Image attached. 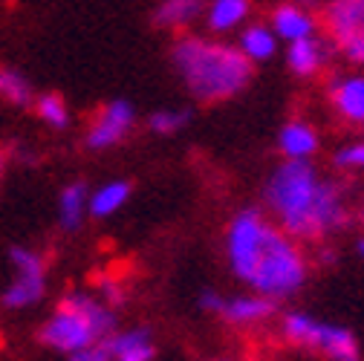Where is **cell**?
I'll return each mask as SVG.
<instances>
[{"instance_id": "5bb4252c", "label": "cell", "mask_w": 364, "mask_h": 361, "mask_svg": "<svg viewBox=\"0 0 364 361\" xmlns=\"http://www.w3.org/2000/svg\"><path fill=\"white\" fill-rule=\"evenodd\" d=\"M0 99H6L15 107H29L35 99V90L18 70L0 67Z\"/></svg>"}, {"instance_id": "9c48e42d", "label": "cell", "mask_w": 364, "mask_h": 361, "mask_svg": "<svg viewBox=\"0 0 364 361\" xmlns=\"http://www.w3.org/2000/svg\"><path fill=\"white\" fill-rule=\"evenodd\" d=\"M275 312V301H272L269 295H257V298H232L225 301L220 315H225L229 321L235 324H257L263 318H269V315Z\"/></svg>"}, {"instance_id": "7402d4cb", "label": "cell", "mask_w": 364, "mask_h": 361, "mask_svg": "<svg viewBox=\"0 0 364 361\" xmlns=\"http://www.w3.org/2000/svg\"><path fill=\"white\" fill-rule=\"evenodd\" d=\"M188 122V113H176V110H159L151 116V130L156 133H173Z\"/></svg>"}, {"instance_id": "8fae6325", "label": "cell", "mask_w": 364, "mask_h": 361, "mask_svg": "<svg viewBox=\"0 0 364 361\" xmlns=\"http://www.w3.org/2000/svg\"><path fill=\"white\" fill-rule=\"evenodd\" d=\"M87 211V185L84 183H73L61 191L58 197V220L64 225V232H75Z\"/></svg>"}, {"instance_id": "ba28073f", "label": "cell", "mask_w": 364, "mask_h": 361, "mask_svg": "<svg viewBox=\"0 0 364 361\" xmlns=\"http://www.w3.org/2000/svg\"><path fill=\"white\" fill-rule=\"evenodd\" d=\"M133 107L127 104V102H122V99H116V102H110L105 110H102V116L96 119V124H93V130L87 133V148L90 151H105V148H110V145H116L124 133L130 130V124H133Z\"/></svg>"}, {"instance_id": "30bf717a", "label": "cell", "mask_w": 364, "mask_h": 361, "mask_svg": "<svg viewBox=\"0 0 364 361\" xmlns=\"http://www.w3.org/2000/svg\"><path fill=\"white\" fill-rule=\"evenodd\" d=\"M315 350H321L324 355L338 358V361H355L358 358V344H355L353 333L344 327H333V324H321Z\"/></svg>"}, {"instance_id": "4316f807", "label": "cell", "mask_w": 364, "mask_h": 361, "mask_svg": "<svg viewBox=\"0 0 364 361\" xmlns=\"http://www.w3.org/2000/svg\"><path fill=\"white\" fill-rule=\"evenodd\" d=\"M0 176H4V153H0Z\"/></svg>"}, {"instance_id": "8992f818", "label": "cell", "mask_w": 364, "mask_h": 361, "mask_svg": "<svg viewBox=\"0 0 364 361\" xmlns=\"http://www.w3.org/2000/svg\"><path fill=\"white\" fill-rule=\"evenodd\" d=\"M327 26L344 55L364 64V0H333L327 9Z\"/></svg>"}, {"instance_id": "cb8c5ba5", "label": "cell", "mask_w": 364, "mask_h": 361, "mask_svg": "<svg viewBox=\"0 0 364 361\" xmlns=\"http://www.w3.org/2000/svg\"><path fill=\"white\" fill-rule=\"evenodd\" d=\"M336 165H344V168H364V145H353V148H344L336 153Z\"/></svg>"}, {"instance_id": "484cf974", "label": "cell", "mask_w": 364, "mask_h": 361, "mask_svg": "<svg viewBox=\"0 0 364 361\" xmlns=\"http://www.w3.org/2000/svg\"><path fill=\"white\" fill-rule=\"evenodd\" d=\"M355 249H358V254L364 257V240H358V243H355Z\"/></svg>"}, {"instance_id": "44dd1931", "label": "cell", "mask_w": 364, "mask_h": 361, "mask_svg": "<svg viewBox=\"0 0 364 361\" xmlns=\"http://www.w3.org/2000/svg\"><path fill=\"white\" fill-rule=\"evenodd\" d=\"M243 53L249 58H257V61L269 58L272 53H275V35H272L269 29H263V26L246 29L243 32Z\"/></svg>"}, {"instance_id": "ac0fdd59", "label": "cell", "mask_w": 364, "mask_h": 361, "mask_svg": "<svg viewBox=\"0 0 364 361\" xmlns=\"http://www.w3.org/2000/svg\"><path fill=\"white\" fill-rule=\"evenodd\" d=\"M246 12H249V0H214L208 21L214 29H232L246 18Z\"/></svg>"}, {"instance_id": "9a60e30c", "label": "cell", "mask_w": 364, "mask_h": 361, "mask_svg": "<svg viewBox=\"0 0 364 361\" xmlns=\"http://www.w3.org/2000/svg\"><path fill=\"white\" fill-rule=\"evenodd\" d=\"M324 53H321V43H315L309 38H298L292 41L289 47V67L298 72V75H309L318 70V64H321Z\"/></svg>"}, {"instance_id": "603a6c76", "label": "cell", "mask_w": 364, "mask_h": 361, "mask_svg": "<svg viewBox=\"0 0 364 361\" xmlns=\"http://www.w3.org/2000/svg\"><path fill=\"white\" fill-rule=\"evenodd\" d=\"M96 286H99V292H102V298H105L107 303H122V301H124V292L119 289V284H116L113 278L99 275V278H96Z\"/></svg>"}, {"instance_id": "4fadbf2b", "label": "cell", "mask_w": 364, "mask_h": 361, "mask_svg": "<svg viewBox=\"0 0 364 361\" xmlns=\"http://www.w3.org/2000/svg\"><path fill=\"white\" fill-rule=\"evenodd\" d=\"M333 99H336V107L347 119L364 122V78H347V81L336 84Z\"/></svg>"}, {"instance_id": "277c9868", "label": "cell", "mask_w": 364, "mask_h": 361, "mask_svg": "<svg viewBox=\"0 0 364 361\" xmlns=\"http://www.w3.org/2000/svg\"><path fill=\"white\" fill-rule=\"evenodd\" d=\"M113 324L116 318L107 306H102L84 292H70L53 318L41 327L38 338L58 352L75 355L87 347H93L96 341H102L105 335H110Z\"/></svg>"}, {"instance_id": "3957f363", "label": "cell", "mask_w": 364, "mask_h": 361, "mask_svg": "<svg viewBox=\"0 0 364 361\" xmlns=\"http://www.w3.org/2000/svg\"><path fill=\"white\" fill-rule=\"evenodd\" d=\"M173 64L188 90L203 102L232 99L252 78L249 55L243 50L225 47V43H208L200 38L179 41L173 50Z\"/></svg>"}, {"instance_id": "52a82bcc", "label": "cell", "mask_w": 364, "mask_h": 361, "mask_svg": "<svg viewBox=\"0 0 364 361\" xmlns=\"http://www.w3.org/2000/svg\"><path fill=\"white\" fill-rule=\"evenodd\" d=\"M156 355L151 333L148 330H130L122 335H105L102 341H96L93 347H87L81 352H75L73 358L78 361H151Z\"/></svg>"}, {"instance_id": "6da1fadb", "label": "cell", "mask_w": 364, "mask_h": 361, "mask_svg": "<svg viewBox=\"0 0 364 361\" xmlns=\"http://www.w3.org/2000/svg\"><path fill=\"white\" fill-rule=\"evenodd\" d=\"M225 252L232 272L260 295L284 298L304 284L306 266L298 249L252 208L232 220Z\"/></svg>"}, {"instance_id": "e0dca14e", "label": "cell", "mask_w": 364, "mask_h": 361, "mask_svg": "<svg viewBox=\"0 0 364 361\" xmlns=\"http://www.w3.org/2000/svg\"><path fill=\"white\" fill-rule=\"evenodd\" d=\"M275 32L292 43V41H298V38H309L312 21H309V15H304L301 9L284 6V9L275 12Z\"/></svg>"}, {"instance_id": "7a4b0ae2", "label": "cell", "mask_w": 364, "mask_h": 361, "mask_svg": "<svg viewBox=\"0 0 364 361\" xmlns=\"http://www.w3.org/2000/svg\"><path fill=\"white\" fill-rule=\"evenodd\" d=\"M266 200L284 222V229L295 237L312 240L347 222L341 191L336 183L318 179L306 159H289L272 173Z\"/></svg>"}, {"instance_id": "ffe728a7", "label": "cell", "mask_w": 364, "mask_h": 361, "mask_svg": "<svg viewBox=\"0 0 364 361\" xmlns=\"http://www.w3.org/2000/svg\"><path fill=\"white\" fill-rule=\"evenodd\" d=\"M38 116L47 122L50 127H67L70 124V110H67V102L58 96V93H43L41 99H38Z\"/></svg>"}, {"instance_id": "5b68a950", "label": "cell", "mask_w": 364, "mask_h": 361, "mask_svg": "<svg viewBox=\"0 0 364 361\" xmlns=\"http://www.w3.org/2000/svg\"><path fill=\"white\" fill-rule=\"evenodd\" d=\"M9 260L15 266V281L6 286L4 292V306L6 309H23V306H32L43 298V260L41 254H35L32 249H23V246H12L9 252Z\"/></svg>"}, {"instance_id": "d4e9b609", "label": "cell", "mask_w": 364, "mask_h": 361, "mask_svg": "<svg viewBox=\"0 0 364 361\" xmlns=\"http://www.w3.org/2000/svg\"><path fill=\"white\" fill-rule=\"evenodd\" d=\"M223 303H225V301H223L217 292H203V295H200V306H203V309L220 312V309H223Z\"/></svg>"}, {"instance_id": "d6986e66", "label": "cell", "mask_w": 364, "mask_h": 361, "mask_svg": "<svg viewBox=\"0 0 364 361\" xmlns=\"http://www.w3.org/2000/svg\"><path fill=\"white\" fill-rule=\"evenodd\" d=\"M200 12L197 0H165L156 12V23L159 26H176V23H188L194 15Z\"/></svg>"}, {"instance_id": "7c38bea8", "label": "cell", "mask_w": 364, "mask_h": 361, "mask_svg": "<svg viewBox=\"0 0 364 361\" xmlns=\"http://www.w3.org/2000/svg\"><path fill=\"white\" fill-rule=\"evenodd\" d=\"M281 151L289 156V159H306L315 153L318 148V136H315V130L306 127V124H287L281 130V139H278Z\"/></svg>"}, {"instance_id": "2e32d148", "label": "cell", "mask_w": 364, "mask_h": 361, "mask_svg": "<svg viewBox=\"0 0 364 361\" xmlns=\"http://www.w3.org/2000/svg\"><path fill=\"white\" fill-rule=\"evenodd\" d=\"M130 197V185L127 183H110V185H102L93 200H90V214L93 217H110L113 211H119L124 205V200Z\"/></svg>"}]
</instances>
